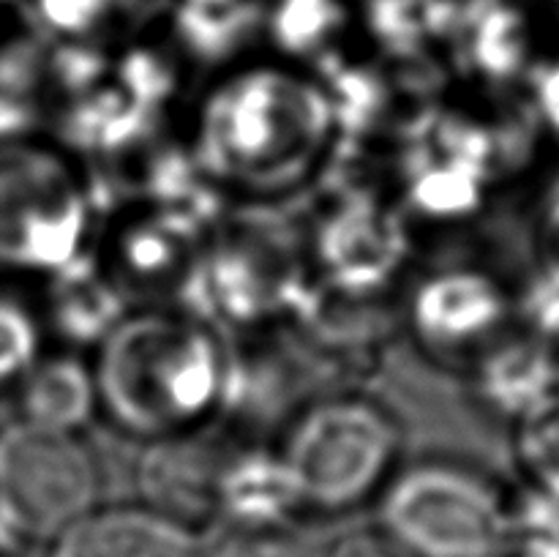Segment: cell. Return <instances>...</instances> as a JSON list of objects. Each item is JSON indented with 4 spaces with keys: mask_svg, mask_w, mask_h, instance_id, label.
Here are the masks:
<instances>
[{
    "mask_svg": "<svg viewBox=\"0 0 559 557\" xmlns=\"http://www.w3.org/2000/svg\"><path fill=\"white\" fill-rule=\"evenodd\" d=\"M98 407L96 377L74 358L33 364L22 382V418L76 431Z\"/></svg>",
    "mask_w": 559,
    "mask_h": 557,
    "instance_id": "obj_13",
    "label": "cell"
},
{
    "mask_svg": "<svg viewBox=\"0 0 559 557\" xmlns=\"http://www.w3.org/2000/svg\"><path fill=\"white\" fill-rule=\"evenodd\" d=\"M186 224H189L186 218L167 216L162 218V222H145L136 224V227H129L120 257H123L131 276H164V273L178 262L183 240L186 235H189V227H186Z\"/></svg>",
    "mask_w": 559,
    "mask_h": 557,
    "instance_id": "obj_20",
    "label": "cell"
},
{
    "mask_svg": "<svg viewBox=\"0 0 559 557\" xmlns=\"http://www.w3.org/2000/svg\"><path fill=\"white\" fill-rule=\"evenodd\" d=\"M93 377L115 424L158 440L186 435L216 407L227 366L216 336L191 317L136 315L104 336Z\"/></svg>",
    "mask_w": 559,
    "mask_h": 557,
    "instance_id": "obj_1",
    "label": "cell"
},
{
    "mask_svg": "<svg viewBox=\"0 0 559 557\" xmlns=\"http://www.w3.org/2000/svg\"><path fill=\"white\" fill-rule=\"evenodd\" d=\"M506 295L495 278L478 271L437 273L420 284L413 320L437 349H459L489 339L506 320Z\"/></svg>",
    "mask_w": 559,
    "mask_h": 557,
    "instance_id": "obj_9",
    "label": "cell"
},
{
    "mask_svg": "<svg viewBox=\"0 0 559 557\" xmlns=\"http://www.w3.org/2000/svg\"><path fill=\"white\" fill-rule=\"evenodd\" d=\"M342 20L336 0H278L273 31L289 49H309L320 44Z\"/></svg>",
    "mask_w": 559,
    "mask_h": 557,
    "instance_id": "obj_22",
    "label": "cell"
},
{
    "mask_svg": "<svg viewBox=\"0 0 559 557\" xmlns=\"http://www.w3.org/2000/svg\"><path fill=\"white\" fill-rule=\"evenodd\" d=\"M55 322L74 342L107 336L120 322V295L109 276L76 257L55 271Z\"/></svg>",
    "mask_w": 559,
    "mask_h": 557,
    "instance_id": "obj_14",
    "label": "cell"
},
{
    "mask_svg": "<svg viewBox=\"0 0 559 557\" xmlns=\"http://www.w3.org/2000/svg\"><path fill=\"white\" fill-rule=\"evenodd\" d=\"M522 315L527 331L549 342L559 353V260L540 268L522 295Z\"/></svg>",
    "mask_w": 559,
    "mask_h": 557,
    "instance_id": "obj_24",
    "label": "cell"
},
{
    "mask_svg": "<svg viewBox=\"0 0 559 557\" xmlns=\"http://www.w3.org/2000/svg\"><path fill=\"white\" fill-rule=\"evenodd\" d=\"M33 109L31 71L11 55H0V142L25 129Z\"/></svg>",
    "mask_w": 559,
    "mask_h": 557,
    "instance_id": "obj_25",
    "label": "cell"
},
{
    "mask_svg": "<svg viewBox=\"0 0 559 557\" xmlns=\"http://www.w3.org/2000/svg\"><path fill=\"white\" fill-rule=\"evenodd\" d=\"M535 102H538L540 118L546 120V126L559 134V60L546 66L538 74L535 82Z\"/></svg>",
    "mask_w": 559,
    "mask_h": 557,
    "instance_id": "obj_27",
    "label": "cell"
},
{
    "mask_svg": "<svg viewBox=\"0 0 559 557\" xmlns=\"http://www.w3.org/2000/svg\"><path fill=\"white\" fill-rule=\"evenodd\" d=\"M102 470L76 431L22 418L0 429V528L55 541L98 506Z\"/></svg>",
    "mask_w": 559,
    "mask_h": 557,
    "instance_id": "obj_3",
    "label": "cell"
},
{
    "mask_svg": "<svg viewBox=\"0 0 559 557\" xmlns=\"http://www.w3.org/2000/svg\"><path fill=\"white\" fill-rule=\"evenodd\" d=\"M304 506V495L284 453L246 451L229 457L218 481V513L224 522H287Z\"/></svg>",
    "mask_w": 559,
    "mask_h": 557,
    "instance_id": "obj_10",
    "label": "cell"
},
{
    "mask_svg": "<svg viewBox=\"0 0 559 557\" xmlns=\"http://www.w3.org/2000/svg\"><path fill=\"white\" fill-rule=\"evenodd\" d=\"M49 557H205L191 528L153 508H93L52 541Z\"/></svg>",
    "mask_w": 559,
    "mask_h": 557,
    "instance_id": "obj_8",
    "label": "cell"
},
{
    "mask_svg": "<svg viewBox=\"0 0 559 557\" xmlns=\"http://www.w3.org/2000/svg\"><path fill=\"white\" fill-rule=\"evenodd\" d=\"M502 552L519 557H559V489L533 484L513 502Z\"/></svg>",
    "mask_w": 559,
    "mask_h": 557,
    "instance_id": "obj_18",
    "label": "cell"
},
{
    "mask_svg": "<svg viewBox=\"0 0 559 557\" xmlns=\"http://www.w3.org/2000/svg\"><path fill=\"white\" fill-rule=\"evenodd\" d=\"M173 0H36L41 20L69 38H96L145 25Z\"/></svg>",
    "mask_w": 559,
    "mask_h": 557,
    "instance_id": "obj_15",
    "label": "cell"
},
{
    "mask_svg": "<svg viewBox=\"0 0 559 557\" xmlns=\"http://www.w3.org/2000/svg\"><path fill=\"white\" fill-rule=\"evenodd\" d=\"M544 224H546V233H549L551 240L559 246V178L555 180L549 194H546Z\"/></svg>",
    "mask_w": 559,
    "mask_h": 557,
    "instance_id": "obj_28",
    "label": "cell"
},
{
    "mask_svg": "<svg viewBox=\"0 0 559 557\" xmlns=\"http://www.w3.org/2000/svg\"><path fill=\"white\" fill-rule=\"evenodd\" d=\"M282 453L304 506L342 511L385 478L396 453V429L371 404H320L300 418Z\"/></svg>",
    "mask_w": 559,
    "mask_h": 557,
    "instance_id": "obj_6",
    "label": "cell"
},
{
    "mask_svg": "<svg viewBox=\"0 0 559 557\" xmlns=\"http://www.w3.org/2000/svg\"><path fill=\"white\" fill-rule=\"evenodd\" d=\"M87 194L58 151L0 142V265L55 273L80 257Z\"/></svg>",
    "mask_w": 559,
    "mask_h": 557,
    "instance_id": "obj_4",
    "label": "cell"
},
{
    "mask_svg": "<svg viewBox=\"0 0 559 557\" xmlns=\"http://www.w3.org/2000/svg\"><path fill=\"white\" fill-rule=\"evenodd\" d=\"M462 147L451 156H429L413 173V200L431 216H456L469 211L480 194L478 156Z\"/></svg>",
    "mask_w": 559,
    "mask_h": 557,
    "instance_id": "obj_16",
    "label": "cell"
},
{
    "mask_svg": "<svg viewBox=\"0 0 559 557\" xmlns=\"http://www.w3.org/2000/svg\"><path fill=\"white\" fill-rule=\"evenodd\" d=\"M38 333L20 306L0 300V386L22 380L36 364Z\"/></svg>",
    "mask_w": 559,
    "mask_h": 557,
    "instance_id": "obj_23",
    "label": "cell"
},
{
    "mask_svg": "<svg viewBox=\"0 0 559 557\" xmlns=\"http://www.w3.org/2000/svg\"><path fill=\"white\" fill-rule=\"evenodd\" d=\"M322 254L338 282L347 287H369L396 268L402 257V229L388 213L355 205L325 227Z\"/></svg>",
    "mask_w": 559,
    "mask_h": 557,
    "instance_id": "obj_12",
    "label": "cell"
},
{
    "mask_svg": "<svg viewBox=\"0 0 559 557\" xmlns=\"http://www.w3.org/2000/svg\"><path fill=\"white\" fill-rule=\"evenodd\" d=\"M516 453L533 484L559 489V388L519 418Z\"/></svg>",
    "mask_w": 559,
    "mask_h": 557,
    "instance_id": "obj_19",
    "label": "cell"
},
{
    "mask_svg": "<svg viewBox=\"0 0 559 557\" xmlns=\"http://www.w3.org/2000/svg\"><path fill=\"white\" fill-rule=\"evenodd\" d=\"M475 52L489 74H511L527 52L524 16L506 3L486 5L475 31Z\"/></svg>",
    "mask_w": 559,
    "mask_h": 557,
    "instance_id": "obj_21",
    "label": "cell"
},
{
    "mask_svg": "<svg viewBox=\"0 0 559 557\" xmlns=\"http://www.w3.org/2000/svg\"><path fill=\"white\" fill-rule=\"evenodd\" d=\"M227 459L211 442L194 437H158L140 464L145 506L186 528L216 517L218 481Z\"/></svg>",
    "mask_w": 559,
    "mask_h": 557,
    "instance_id": "obj_7",
    "label": "cell"
},
{
    "mask_svg": "<svg viewBox=\"0 0 559 557\" xmlns=\"http://www.w3.org/2000/svg\"><path fill=\"white\" fill-rule=\"evenodd\" d=\"M322 93L282 71H254L211 98L200 153L216 178L271 189L298 178L328 134Z\"/></svg>",
    "mask_w": 559,
    "mask_h": 557,
    "instance_id": "obj_2",
    "label": "cell"
},
{
    "mask_svg": "<svg viewBox=\"0 0 559 557\" xmlns=\"http://www.w3.org/2000/svg\"><path fill=\"white\" fill-rule=\"evenodd\" d=\"M500 557H519V555H513V552H502Z\"/></svg>",
    "mask_w": 559,
    "mask_h": 557,
    "instance_id": "obj_29",
    "label": "cell"
},
{
    "mask_svg": "<svg viewBox=\"0 0 559 557\" xmlns=\"http://www.w3.org/2000/svg\"><path fill=\"white\" fill-rule=\"evenodd\" d=\"M202 549L205 557H325L317 535L293 524V519L271 524L224 522L222 533Z\"/></svg>",
    "mask_w": 559,
    "mask_h": 557,
    "instance_id": "obj_17",
    "label": "cell"
},
{
    "mask_svg": "<svg viewBox=\"0 0 559 557\" xmlns=\"http://www.w3.org/2000/svg\"><path fill=\"white\" fill-rule=\"evenodd\" d=\"M511 506L467 470L415 467L382 500L385 533L415 557H500Z\"/></svg>",
    "mask_w": 559,
    "mask_h": 557,
    "instance_id": "obj_5",
    "label": "cell"
},
{
    "mask_svg": "<svg viewBox=\"0 0 559 557\" xmlns=\"http://www.w3.org/2000/svg\"><path fill=\"white\" fill-rule=\"evenodd\" d=\"M478 388L486 404L519 420L559 388L555 347L530 331L495 344L478 366Z\"/></svg>",
    "mask_w": 559,
    "mask_h": 557,
    "instance_id": "obj_11",
    "label": "cell"
},
{
    "mask_svg": "<svg viewBox=\"0 0 559 557\" xmlns=\"http://www.w3.org/2000/svg\"><path fill=\"white\" fill-rule=\"evenodd\" d=\"M325 557H415L407 546L399 544L391 533H371V530H360V533L344 535L333 546H328Z\"/></svg>",
    "mask_w": 559,
    "mask_h": 557,
    "instance_id": "obj_26",
    "label": "cell"
}]
</instances>
